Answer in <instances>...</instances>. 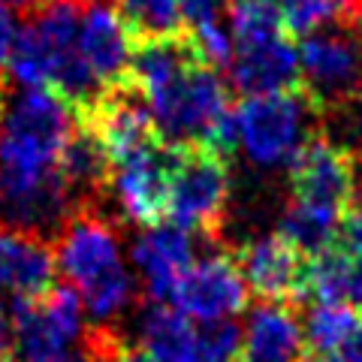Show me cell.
Returning <instances> with one entry per match:
<instances>
[{"instance_id":"6da1fadb","label":"cell","mask_w":362,"mask_h":362,"mask_svg":"<svg viewBox=\"0 0 362 362\" xmlns=\"http://www.w3.org/2000/svg\"><path fill=\"white\" fill-rule=\"evenodd\" d=\"M157 130L173 145H202L230 157L239 145L235 103L230 100L221 70L211 64H194L148 97Z\"/></svg>"},{"instance_id":"7a4b0ae2","label":"cell","mask_w":362,"mask_h":362,"mask_svg":"<svg viewBox=\"0 0 362 362\" xmlns=\"http://www.w3.org/2000/svg\"><path fill=\"white\" fill-rule=\"evenodd\" d=\"M314 103L305 90H281V94L242 97L235 103V127L239 145L247 160L259 169L290 166L311 139Z\"/></svg>"},{"instance_id":"3957f363","label":"cell","mask_w":362,"mask_h":362,"mask_svg":"<svg viewBox=\"0 0 362 362\" xmlns=\"http://www.w3.org/2000/svg\"><path fill=\"white\" fill-rule=\"evenodd\" d=\"M230 157L202 145H178V160L169 185L166 221L187 233L218 239L230 199Z\"/></svg>"},{"instance_id":"277c9868","label":"cell","mask_w":362,"mask_h":362,"mask_svg":"<svg viewBox=\"0 0 362 362\" xmlns=\"http://www.w3.org/2000/svg\"><path fill=\"white\" fill-rule=\"evenodd\" d=\"M302 90L317 112H335L354 103L362 88V40L354 25H335L302 37Z\"/></svg>"},{"instance_id":"5b68a950","label":"cell","mask_w":362,"mask_h":362,"mask_svg":"<svg viewBox=\"0 0 362 362\" xmlns=\"http://www.w3.org/2000/svg\"><path fill=\"white\" fill-rule=\"evenodd\" d=\"M290 190L293 202L299 206L341 218L347 209H354L350 202L359 190L354 151L326 136H311L296 154V160L290 163Z\"/></svg>"},{"instance_id":"8992f818","label":"cell","mask_w":362,"mask_h":362,"mask_svg":"<svg viewBox=\"0 0 362 362\" xmlns=\"http://www.w3.org/2000/svg\"><path fill=\"white\" fill-rule=\"evenodd\" d=\"M54 239L58 269L76 293L124 266L118 223L97 206H76Z\"/></svg>"},{"instance_id":"52a82bcc","label":"cell","mask_w":362,"mask_h":362,"mask_svg":"<svg viewBox=\"0 0 362 362\" xmlns=\"http://www.w3.org/2000/svg\"><path fill=\"white\" fill-rule=\"evenodd\" d=\"M16 350L25 362H42L78 341L82 335V299L70 284H54L45 296L13 299Z\"/></svg>"},{"instance_id":"ba28073f","label":"cell","mask_w":362,"mask_h":362,"mask_svg":"<svg viewBox=\"0 0 362 362\" xmlns=\"http://www.w3.org/2000/svg\"><path fill=\"white\" fill-rule=\"evenodd\" d=\"M178 160V145L160 139L151 148L112 163L109 190L115 194L121 211L142 226L166 223L169 185Z\"/></svg>"},{"instance_id":"9c48e42d","label":"cell","mask_w":362,"mask_h":362,"mask_svg":"<svg viewBox=\"0 0 362 362\" xmlns=\"http://www.w3.org/2000/svg\"><path fill=\"white\" fill-rule=\"evenodd\" d=\"M247 299H251V287H247L242 269L235 266V257L230 251H221L197 259L187 269L173 302L190 320L209 323L242 314L247 308Z\"/></svg>"},{"instance_id":"30bf717a","label":"cell","mask_w":362,"mask_h":362,"mask_svg":"<svg viewBox=\"0 0 362 362\" xmlns=\"http://www.w3.org/2000/svg\"><path fill=\"white\" fill-rule=\"evenodd\" d=\"M235 266L242 269L251 293L266 302H296L305 299L308 284V257L296 245H290L281 233L254 235L235 251Z\"/></svg>"},{"instance_id":"8fae6325","label":"cell","mask_w":362,"mask_h":362,"mask_svg":"<svg viewBox=\"0 0 362 362\" xmlns=\"http://www.w3.org/2000/svg\"><path fill=\"white\" fill-rule=\"evenodd\" d=\"M305 299L344 302L362 311V209H347L335 239L308 257Z\"/></svg>"},{"instance_id":"7c38bea8","label":"cell","mask_w":362,"mask_h":362,"mask_svg":"<svg viewBox=\"0 0 362 362\" xmlns=\"http://www.w3.org/2000/svg\"><path fill=\"white\" fill-rule=\"evenodd\" d=\"M78 49L106 90L127 88L136 40L112 0H88L85 4Z\"/></svg>"},{"instance_id":"4fadbf2b","label":"cell","mask_w":362,"mask_h":362,"mask_svg":"<svg viewBox=\"0 0 362 362\" xmlns=\"http://www.w3.org/2000/svg\"><path fill=\"white\" fill-rule=\"evenodd\" d=\"M133 263L142 278L145 299L148 302H173L181 278L197 263L194 233L181 230L175 223L145 226L139 239L133 242Z\"/></svg>"},{"instance_id":"5bb4252c","label":"cell","mask_w":362,"mask_h":362,"mask_svg":"<svg viewBox=\"0 0 362 362\" xmlns=\"http://www.w3.org/2000/svg\"><path fill=\"white\" fill-rule=\"evenodd\" d=\"M226 73H230V85L242 97L302 90L299 45L293 42L290 33L247 42V45H235Z\"/></svg>"},{"instance_id":"9a60e30c","label":"cell","mask_w":362,"mask_h":362,"mask_svg":"<svg viewBox=\"0 0 362 362\" xmlns=\"http://www.w3.org/2000/svg\"><path fill=\"white\" fill-rule=\"evenodd\" d=\"M54 245L42 235L0 226V290L13 299H37L58 284Z\"/></svg>"},{"instance_id":"2e32d148","label":"cell","mask_w":362,"mask_h":362,"mask_svg":"<svg viewBox=\"0 0 362 362\" xmlns=\"http://www.w3.org/2000/svg\"><path fill=\"white\" fill-rule=\"evenodd\" d=\"M308 341L296 311L284 302H263L245 323L239 362H305Z\"/></svg>"},{"instance_id":"e0dca14e","label":"cell","mask_w":362,"mask_h":362,"mask_svg":"<svg viewBox=\"0 0 362 362\" xmlns=\"http://www.w3.org/2000/svg\"><path fill=\"white\" fill-rule=\"evenodd\" d=\"M139 329H142V347L151 350L160 362H199L197 326L175 305L148 302V308H145L139 320Z\"/></svg>"},{"instance_id":"ac0fdd59","label":"cell","mask_w":362,"mask_h":362,"mask_svg":"<svg viewBox=\"0 0 362 362\" xmlns=\"http://www.w3.org/2000/svg\"><path fill=\"white\" fill-rule=\"evenodd\" d=\"M362 311L344 302H314V308L305 317V341L308 354L335 356L341 344L359 329Z\"/></svg>"},{"instance_id":"d6986e66","label":"cell","mask_w":362,"mask_h":362,"mask_svg":"<svg viewBox=\"0 0 362 362\" xmlns=\"http://www.w3.org/2000/svg\"><path fill=\"white\" fill-rule=\"evenodd\" d=\"M278 9L290 37H308L335 25H354L362 16L359 0H278Z\"/></svg>"},{"instance_id":"ffe728a7","label":"cell","mask_w":362,"mask_h":362,"mask_svg":"<svg viewBox=\"0 0 362 362\" xmlns=\"http://www.w3.org/2000/svg\"><path fill=\"white\" fill-rule=\"evenodd\" d=\"M112 4L118 6L121 18L127 21L136 42L175 37V33L187 30L181 0H112Z\"/></svg>"},{"instance_id":"44dd1931","label":"cell","mask_w":362,"mask_h":362,"mask_svg":"<svg viewBox=\"0 0 362 362\" xmlns=\"http://www.w3.org/2000/svg\"><path fill=\"white\" fill-rule=\"evenodd\" d=\"M341 218H338V214H329V211L299 206V202H290L278 221V233L284 235L290 245H296L305 257H314L335 239L338 226H341Z\"/></svg>"},{"instance_id":"7402d4cb","label":"cell","mask_w":362,"mask_h":362,"mask_svg":"<svg viewBox=\"0 0 362 362\" xmlns=\"http://www.w3.org/2000/svg\"><path fill=\"white\" fill-rule=\"evenodd\" d=\"M245 326L233 317L209 320L197 326V354L199 362H239Z\"/></svg>"},{"instance_id":"603a6c76","label":"cell","mask_w":362,"mask_h":362,"mask_svg":"<svg viewBox=\"0 0 362 362\" xmlns=\"http://www.w3.org/2000/svg\"><path fill=\"white\" fill-rule=\"evenodd\" d=\"M78 341L97 362H160L151 350L130 344L124 335H118V329H112L106 323L103 326L90 323Z\"/></svg>"},{"instance_id":"cb8c5ba5","label":"cell","mask_w":362,"mask_h":362,"mask_svg":"<svg viewBox=\"0 0 362 362\" xmlns=\"http://www.w3.org/2000/svg\"><path fill=\"white\" fill-rule=\"evenodd\" d=\"M16 18H13V9L6 4H0V100L13 85V78H9V58H13V45H16Z\"/></svg>"},{"instance_id":"d4e9b609","label":"cell","mask_w":362,"mask_h":362,"mask_svg":"<svg viewBox=\"0 0 362 362\" xmlns=\"http://www.w3.org/2000/svg\"><path fill=\"white\" fill-rule=\"evenodd\" d=\"M16 359V329H13V317L6 314V308L0 305V362H13Z\"/></svg>"},{"instance_id":"484cf974","label":"cell","mask_w":362,"mask_h":362,"mask_svg":"<svg viewBox=\"0 0 362 362\" xmlns=\"http://www.w3.org/2000/svg\"><path fill=\"white\" fill-rule=\"evenodd\" d=\"M335 356H338V362H362V323H359V329L341 344V350H338Z\"/></svg>"},{"instance_id":"4316f807","label":"cell","mask_w":362,"mask_h":362,"mask_svg":"<svg viewBox=\"0 0 362 362\" xmlns=\"http://www.w3.org/2000/svg\"><path fill=\"white\" fill-rule=\"evenodd\" d=\"M350 139H354L356 151L362 154V103L354 106V121H350Z\"/></svg>"},{"instance_id":"83f0119b","label":"cell","mask_w":362,"mask_h":362,"mask_svg":"<svg viewBox=\"0 0 362 362\" xmlns=\"http://www.w3.org/2000/svg\"><path fill=\"white\" fill-rule=\"evenodd\" d=\"M42 362H97V359L90 356L85 347H78L76 354H58V356H52V359H42Z\"/></svg>"},{"instance_id":"f1b7e54d","label":"cell","mask_w":362,"mask_h":362,"mask_svg":"<svg viewBox=\"0 0 362 362\" xmlns=\"http://www.w3.org/2000/svg\"><path fill=\"white\" fill-rule=\"evenodd\" d=\"M0 4H6L9 9H18V13H33L42 0H0Z\"/></svg>"},{"instance_id":"f546056e","label":"cell","mask_w":362,"mask_h":362,"mask_svg":"<svg viewBox=\"0 0 362 362\" xmlns=\"http://www.w3.org/2000/svg\"><path fill=\"white\" fill-rule=\"evenodd\" d=\"M305 362H338V356H320V354H308Z\"/></svg>"},{"instance_id":"4dcf8cb0","label":"cell","mask_w":362,"mask_h":362,"mask_svg":"<svg viewBox=\"0 0 362 362\" xmlns=\"http://www.w3.org/2000/svg\"><path fill=\"white\" fill-rule=\"evenodd\" d=\"M359 6H362V0H359Z\"/></svg>"}]
</instances>
